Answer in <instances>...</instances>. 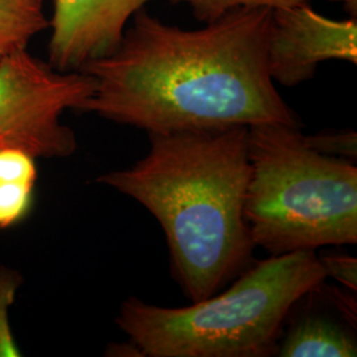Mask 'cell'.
I'll return each mask as SVG.
<instances>
[{"mask_svg": "<svg viewBox=\"0 0 357 357\" xmlns=\"http://www.w3.org/2000/svg\"><path fill=\"white\" fill-rule=\"evenodd\" d=\"M270 20L268 8H241L183 29L141 10L114 52L81 69L96 84L81 112L147 134L301 126L268 73Z\"/></svg>", "mask_w": 357, "mask_h": 357, "instance_id": "1", "label": "cell"}, {"mask_svg": "<svg viewBox=\"0 0 357 357\" xmlns=\"http://www.w3.org/2000/svg\"><path fill=\"white\" fill-rule=\"evenodd\" d=\"M150 151L98 183L143 205L166 234L171 275L192 302L221 291L255 264L243 206L248 126L149 134Z\"/></svg>", "mask_w": 357, "mask_h": 357, "instance_id": "2", "label": "cell"}, {"mask_svg": "<svg viewBox=\"0 0 357 357\" xmlns=\"http://www.w3.org/2000/svg\"><path fill=\"white\" fill-rule=\"evenodd\" d=\"M326 280L315 252L271 255L255 261L229 289L191 306L128 298L115 323L144 357L273 356L291 308Z\"/></svg>", "mask_w": 357, "mask_h": 357, "instance_id": "3", "label": "cell"}, {"mask_svg": "<svg viewBox=\"0 0 357 357\" xmlns=\"http://www.w3.org/2000/svg\"><path fill=\"white\" fill-rule=\"evenodd\" d=\"M243 215L255 248L270 255L357 243L355 162L312 150L301 126L255 123Z\"/></svg>", "mask_w": 357, "mask_h": 357, "instance_id": "4", "label": "cell"}, {"mask_svg": "<svg viewBox=\"0 0 357 357\" xmlns=\"http://www.w3.org/2000/svg\"><path fill=\"white\" fill-rule=\"evenodd\" d=\"M81 70L61 72L26 50L0 60V149H22L35 158H66L77 150L75 132L61 123L94 91Z\"/></svg>", "mask_w": 357, "mask_h": 357, "instance_id": "5", "label": "cell"}, {"mask_svg": "<svg viewBox=\"0 0 357 357\" xmlns=\"http://www.w3.org/2000/svg\"><path fill=\"white\" fill-rule=\"evenodd\" d=\"M268 73L293 88L311 79L328 60L357 64V20H333L308 3L271 10L266 43Z\"/></svg>", "mask_w": 357, "mask_h": 357, "instance_id": "6", "label": "cell"}, {"mask_svg": "<svg viewBox=\"0 0 357 357\" xmlns=\"http://www.w3.org/2000/svg\"><path fill=\"white\" fill-rule=\"evenodd\" d=\"M153 0H53L50 64L81 70L115 51L134 15Z\"/></svg>", "mask_w": 357, "mask_h": 357, "instance_id": "7", "label": "cell"}, {"mask_svg": "<svg viewBox=\"0 0 357 357\" xmlns=\"http://www.w3.org/2000/svg\"><path fill=\"white\" fill-rule=\"evenodd\" d=\"M277 355L282 357H355V336L321 315H307L290 328Z\"/></svg>", "mask_w": 357, "mask_h": 357, "instance_id": "8", "label": "cell"}, {"mask_svg": "<svg viewBox=\"0 0 357 357\" xmlns=\"http://www.w3.org/2000/svg\"><path fill=\"white\" fill-rule=\"evenodd\" d=\"M48 26L44 0H0V60L26 50L28 43Z\"/></svg>", "mask_w": 357, "mask_h": 357, "instance_id": "9", "label": "cell"}, {"mask_svg": "<svg viewBox=\"0 0 357 357\" xmlns=\"http://www.w3.org/2000/svg\"><path fill=\"white\" fill-rule=\"evenodd\" d=\"M172 3L187 4L193 15L206 23L215 22L224 15L241 8L277 10L310 3V0H171Z\"/></svg>", "mask_w": 357, "mask_h": 357, "instance_id": "10", "label": "cell"}, {"mask_svg": "<svg viewBox=\"0 0 357 357\" xmlns=\"http://www.w3.org/2000/svg\"><path fill=\"white\" fill-rule=\"evenodd\" d=\"M35 185L24 181H0V229L11 228L31 213Z\"/></svg>", "mask_w": 357, "mask_h": 357, "instance_id": "11", "label": "cell"}, {"mask_svg": "<svg viewBox=\"0 0 357 357\" xmlns=\"http://www.w3.org/2000/svg\"><path fill=\"white\" fill-rule=\"evenodd\" d=\"M20 277L7 268H0V356H20V348L16 344L8 319V308L15 301Z\"/></svg>", "mask_w": 357, "mask_h": 357, "instance_id": "12", "label": "cell"}, {"mask_svg": "<svg viewBox=\"0 0 357 357\" xmlns=\"http://www.w3.org/2000/svg\"><path fill=\"white\" fill-rule=\"evenodd\" d=\"M305 141L312 150L323 155L356 162L357 135L352 130L323 131L314 135H305Z\"/></svg>", "mask_w": 357, "mask_h": 357, "instance_id": "13", "label": "cell"}, {"mask_svg": "<svg viewBox=\"0 0 357 357\" xmlns=\"http://www.w3.org/2000/svg\"><path fill=\"white\" fill-rule=\"evenodd\" d=\"M36 158L22 149H0V181L36 184Z\"/></svg>", "mask_w": 357, "mask_h": 357, "instance_id": "14", "label": "cell"}, {"mask_svg": "<svg viewBox=\"0 0 357 357\" xmlns=\"http://www.w3.org/2000/svg\"><path fill=\"white\" fill-rule=\"evenodd\" d=\"M320 262L326 270L327 278L340 282L347 289L356 293L357 259L351 255H327L319 257Z\"/></svg>", "mask_w": 357, "mask_h": 357, "instance_id": "15", "label": "cell"}, {"mask_svg": "<svg viewBox=\"0 0 357 357\" xmlns=\"http://www.w3.org/2000/svg\"><path fill=\"white\" fill-rule=\"evenodd\" d=\"M107 355H110V356L144 357V354L142 352L141 348L130 339H128V343L110 345V348L107 349Z\"/></svg>", "mask_w": 357, "mask_h": 357, "instance_id": "16", "label": "cell"}, {"mask_svg": "<svg viewBox=\"0 0 357 357\" xmlns=\"http://www.w3.org/2000/svg\"><path fill=\"white\" fill-rule=\"evenodd\" d=\"M331 3H339L344 7L345 11L349 13L351 17L357 16V0H328Z\"/></svg>", "mask_w": 357, "mask_h": 357, "instance_id": "17", "label": "cell"}]
</instances>
